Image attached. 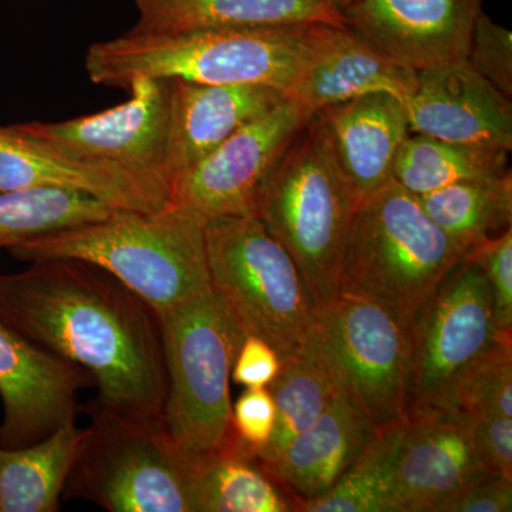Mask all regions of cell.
Listing matches in <instances>:
<instances>
[{
    "mask_svg": "<svg viewBox=\"0 0 512 512\" xmlns=\"http://www.w3.org/2000/svg\"><path fill=\"white\" fill-rule=\"evenodd\" d=\"M0 275V318L92 375L101 403L163 416V326L153 306L109 272L76 259L30 262Z\"/></svg>",
    "mask_w": 512,
    "mask_h": 512,
    "instance_id": "cell-1",
    "label": "cell"
},
{
    "mask_svg": "<svg viewBox=\"0 0 512 512\" xmlns=\"http://www.w3.org/2000/svg\"><path fill=\"white\" fill-rule=\"evenodd\" d=\"M326 23L269 28L137 33L94 43L84 59L97 86L126 90L138 76L220 86H266L285 94L318 45Z\"/></svg>",
    "mask_w": 512,
    "mask_h": 512,
    "instance_id": "cell-2",
    "label": "cell"
},
{
    "mask_svg": "<svg viewBox=\"0 0 512 512\" xmlns=\"http://www.w3.org/2000/svg\"><path fill=\"white\" fill-rule=\"evenodd\" d=\"M205 222L171 204L156 212L116 208L103 220L49 232L8 251L23 262L76 259L99 266L163 315L211 288Z\"/></svg>",
    "mask_w": 512,
    "mask_h": 512,
    "instance_id": "cell-3",
    "label": "cell"
},
{
    "mask_svg": "<svg viewBox=\"0 0 512 512\" xmlns=\"http://www.w3.org/2000/svg\"><path fill=\"white\" fill-rule=\"evenodd\" d=\"M463 259L419 197L392 178L357 207L339 293L369 299L409 328L420 306Z\"/></svg>",
    "mask_w": 512,
    "mask_h": 512,
    "instance_id": "cell-4",
    "label": "cell"
},
{
    "mask_svg": "<svg viewBox=\"0 0 512 512\" xmlns=\"http://www.w3.org/2000/svg\"><path fill=\"white\" fill-rule=\"evenodd\" d=\"M359 204L312 116L259 192L255 215L291 255L316 306L339 295L340 266Z\"/></svg>",
    "mask_w": 512,
    "mask_h": 512,
    "instance_id": "cell-5",
    "label": "cell"
},
{
    "mask_svg": "<svg viewBox=\"0 0 512 512\" xmlns=\"http://www.w3.org/2000/svg\"><path fill=\"white\" fill-rule=\"evenodd\" d=\"M160 318L167 367L165 427L194 460L211 456L239 440L229 383L244 332L212 288Z\"/></svg>",
    "mask_w": 512,
    "mask_h": 512,
    "instance_id": "cell-6",
    "label": "cell"
},
{
    "mask_svg": "<svg viewBox=\"0 0 512 512\" xmlns=\"http://www.w3.org/2000/svg\"><path fill=\"white\" fill-rule=\"evenodd\" d=\"M89 436L67 478V498L111 512H194L197 460L185 454L163 416L120 412L97 400Z\"/></svg>",
    "mask_w": 512,
    "mask_h": 512,
    "instance_id": "cell-7",
    "label": "cell"
},
{
    "mask_svg": "<svg viewBox=\"0 0 512 512\" xmlns=\"http://www.w3.org/2000/svg\"><path fill=\"white\" fill-rule=\"evenodd\" d=\"M211 288L245 336L264 339L285 360L311 329L316 306L288 251L256 215L205 222Z\"/></svg>",
    "mask_w": 512,
    "mask_h": 512,
    "instance_id": "cell-8",
    "label": "cell"
},
{
    "mask_svg": "<svg viewBox=\"0 0 512 512\" xmlns=\"http://www.w3.org/2000/svg\"><path fill=\"white\" fill-rule=\"evenodd\" d=\"M308 333L340 392L377 429L407 420L412 345L396 316L369 299L339 293L316 308Z\"/></svg>",
    "mask_w": 512,
    "mask_h": 512,
    "instance_id": "cell-9",
    "label": "cell"
},
{
    "mask_svg": "<svg viewBox=\"0 0 512 512\" xmlns=\"http://www.w3.org/2000/svg\"><path fill=\"white\" fill-rule=\"evenodd\" d=\"M412 345L410 406L430 402L464 367L512 333L495 319L493 291L476 262H458L420 306L409 325Z\"/></svg>",
    "mask_w": 512,
    "mask_h": 512,
    "instance_id": "cell-10",
    "label": "cell"
},
{
    "mask_svg": "<svg viewBox=\"0 0 512 512\" xmlns=\"http://www.w3.org/2000/svg\"><path fill=\"white\" fill-rule=\"evenodd\" d=\"M312 116L296 101L276 104L181 177L171 187L168 204L205 221L255 215L259 192Z\"/></svg>",
    "mask_w": 512,
    "mask_h": 512,
    "instance_id": "cell-11",
    "label": "cell"
},
{
    "mask_svg": "<svg viewBox=\"0 0 512 512\" xmlns=\"http://www.w3.org/2000/svg\"><path fill=\"white\" fill-rule=\"evenodd\" d=\"M130 100L119 106L56 123L18 124L20 130L67 156L107 161L165 181L171 79L138 76ZM168 184V183H167Z\"/></svg>",
    "mask_w": 512,
    "mask_h": 512,
    "instance_id": "cell-12",
    "label": "cell"
},
{
    "mask_svg": "<svg viewBox=\"0 0 512 512\" xmlns=\"http://www.w3.org/2000/svg\"><path fill=\"white\" fill-rule=\"evenodd\" d=\"M92 384L83 367L36 345L0 318V447L30 446L74 420L77 394Z\"/></svg>",
    "mask_w": 512,
    "mask_h": 512,
    "instance_id": "cell-13",
    "label": "cell"
},
{
    "mask_svg": "<svg viewBox=\"0 0 512 512\" xmlns=\"http://www.w3.org/2000/svg\"><path fill=\"white\" fill-rule=\"evenodd\" d=\"M484 0H356L350 32L397 66L423 70L466 60Z\"/></svg>",
    "mask_w": 512,
    "mask_h": 512,
    "instance_id": "cell-14",
    "label": "cell"
},
{
    "mask_svg": "<svg viewBox=\"0 0 512 512\" xmlns=\"http://www.w3.org/2000/svg\"><path fill=\"white\" fill-rule=\"evenodd\" d=\"M410 133L491 150L512 151V104L463 62L417 70L403 100Z\"/></svg>",
    "mask_w": 512,
    "mask_h": 512,
    "instance_id": "cell-15",
    "label": "cell"
},
{
    "mask_svg": "<svg viewBox=\"0 0 512 512\" xmlns=\"http://www.w3.org/2000/svg\"><path fill=\"white\" fill-rule=\"evenodd\" d=\"M62 187L86 192L120 210L156 212L170 202V185L107 161L59 153L23 133L0 126V191Z\"/></svg>",
    "mask_w": 512,
    "mask_h": 512,
    "instance_id": "cell-16",
    "label": "cell"
},
{
    "mask_svg": "<svg viewBox=\"0 0 512 512\" xmlns=\"http://www.w3.org/2000/svg\"><path fill=\"white\" fill-rule=\"evenodd\" d=\"M495 474L467 424L407 416L397 458V512H440L468 485Z\"/></svg>",
    "mask_w": 512,
    "mask_h": 512,
    "instance_id": "cell-17",
    "label": "cell"
},
{
    "mask_svg": "<svg viewBox=\"0 0 512 512\" xmlns=\"http://www.w3.org/2000/svg\"><path fill=\"white\" fill-rule=\"evenodd\" d=\"M286 99L266 86L171 79L165 180L171 187L242 126Z\"/></svg>",
    "mask_w": 512,
    "mask_h": 512,
    "instance_id": "cell-18",
    "label": "cell"
},
{
    "mask_svg": "<svg viewBox=\"0 0 512 512\" xmlns=\"http://www.w3.org/2000/svg\"><path fill=\"white\" fill-rule=\"evenodd\" d=\"M313 116L359 202L392 180L394 158L410 134L402 99L389 93L366 94Z\"/></svg>",
    "mask_w": 512,
    "mask_h": 512,
    "instance_id": "cell-19",
    "label": "cell"
},
{
    "mask_svg": "<svg viewBox=\"0 0 512 512\" xmlns=\"http://www.w3.org/2000/svg\"><path fill=\"white\" fill-rule=\"evenodd\" d=\"M377 427L346 394H336L318 420L262 470L298 504L328 493L375 439Z\"/></svg>",
    "mask_w": 512,
    "mask_h": 512,
    "instance_id": "cell-20",
    "label": "cell"
},
{
    "mask_svg": "<svg viewBox=\"0 0 512 512\" xmlns=\"http://www.w3.org/2000/svg\"><path fill=\"white\" fill-rule=\"evenodd\" d=\"M416 72L376 53L346 26H326L286 99L316 111L372 93L406 99Z\"/></svg>",
    "mask_w": 512,
    "mask_h": 512,
    "instance_id": "cell-21",
    "label": "cell"
},
{
    "mask_svg": "<svg viewBox=\"0 0 512 512\" xmlns=\"http://www.w3.org/2000/svg\"><path fill=\"white\" fill-rule=\"evenodd\" d=\"M138 20L131 32L180 33L202 29L269 26H345L323 0H134Z\"/></svg>",
    "mask_w": 512,
    "mask_h": 512,
    "instance_id": "cell-22",
    "label": "cell"
},
{
    "mask_svg": "<svg viewBox=\"0 0 512 512\" xmlns=\"http://www.w3.org/2000/svg\"><path fill=\"white\" fill-rule=\"evenodd\" d=\"M89 436L76 421L22 448L0 447V512H57L69 474Z\"/></svg>",
    "mask_w": 512,
    "mask_h": 512,
    "instance_id": "cell-23",
    "label": "cell"
},
{
    "mask_svg": "<svg viewBox=\"0 0 512 512\" xmlns=\"http://www.w3.org/2000/svg\"><path fill=\"white\" fill-rule=\"evenodd\" d=\"M268 389L276 419L271 440L256 454L262 467L276 463L286 447L319 419L339 393L335 377L309 333L301 348L282 360L278 376Z\"/></svg>",
    "mask_w": 512,
    "mask_h": 512,
    "instance_id": "cell-24",
    "label": "cell"
},
{
    "mask_svg": "<svg viewBox=\"0 0 512 512\" xmlns=\"http://www.w3.org/2000/svg\"><path fill=\"white\" fill-rule=\"evenodd\" d=\"M194 512H295L298 504L259 466L241 440L197 458Z\"/></svg>",
    "mask_w": 512,
    "mask_h": 512,
    "instance_id": "cell-25",
    "label": "cell"
},
{
    "mask_svg": "<svg viewBox=\"0 0 512 512\" xmlns=\"http://www.w3.org/2000/svg\"><path fill=\"white\" fill-rule=\"evenodd\" d=\"M427 215L466 258L471 249L512 228V175L448 185L419 197Z\"/></svg>",
    "mask_w": 512,
    "mask_h": 512,
    "instance_id": "cell-26",
    "label": "cell"
},
{
    "mask_svg": "<svg viewBox=\"0 0 512 512\" xmlns=\"http://www.w3.org/2000/svg\"><path fill=\"white\" fill-rule=\"evenodd\" d=\"M508 154L410 133L394 158L393 180L421 197L448 185L507 173Z\"/></svg>",
    "mask_w": 512,
    "mask_h": 512,
    "instance_id": "cell-27",
    "label": "cell"
},
{
    "mask_svg": "<svg viewBox=\"0 0 512 512\" xmlns=\"http://www.w3.org/2000/svg\"><path fill=\"white\" fill-rule=\"evenodd\" d=\"M406 421L379 429L332 488L301 505L303 512H397V458Z\"/></svg>",
    "mask_w": 512,
    "mask_h": 512,
    "instance_id": "cell-28",
    "label": "cell"
},
{
    "mask_svg": "<svg viewBox=\"0 0 512 512\" xmlns=\"http://www.w3.org/2000/svg\"><path fill=\"white\" fill-rule=\"evenodd\" d=\"M116 208L86 192L62 187L0 191V249L103 220Z\"/></svg>",
    "mask_w": 512,
    "mask_h": 512,
    "instance_id": "cell-29",
    "label": "cell"
},
{
    "mask_svg": "<svg viewBox=\"0 0 512 512\" xmlns=\"http://www.w3.org/2000/svg\"><path fill=\"white\" fill-rule=\"evenodd\" d=\"M409 414H431L467 426L491 414L512 417V338L495 343L434 399Z\"/></svg>",
    "mask_w": 512,
    "mask_h": 512,
    "instance_id": "cell-30",
    "label": "cell"
},
{
    "mask_svg": "<svg viewBox=\"0 0 512 512\" xmlns=\"http://www.w3.org/2000/svg\"><path fill=\"white\" fill-rule=\"evenodd\" d=\"M466 62L505 96H512V33L484 12L474 23Z\"/></svg>",
    "mask_w": 512,
    "mask_h": 512,
    "instance_id": "cell-31",
    "label": "cell"
},
{
    "mask_svg": "<svg viewBox=\"0 0 512 512\" xmlns=\"http://www.w3.org/2000/svg\"><path fill=\"white\" fill-rule=\"evenodd\" d=\"M464 259L483 269L493 291L498 329L512 333V228L481 242Z\"/></svg>",
    "mask_w": 512,
    "mask_h": 512,
    "instance_id": "cell-32",
    "label": "cell"
},
{
    "mask_svg": "<svg viewBox=\"0 0 512 512\" xmlns=\"http://www.w3.org/2000/svg\"><path fill=\"white\" fill-rule=\"evenodd\" d=\"M275 419V403L268 387H249L232 404L235 434L255 457L271 440Z\"/></svg>",
    "mask_w": 512,
    "mask_h": 512,
    "instance_id": "cell-33",
    "label": "cell"
},
{
    "mask_svg": "<svg viewBox=\"0 0 512 512\" xmlns=\"http://www.w3.org/2000/svg\"><path fill=\"white\" fill-rule=\"evenodd\" d=\"M281 359L264 339L245 336L235 359L231 380L239 386L268 387L278 376Z\"/></svg>",
    "mask_w": 512,
    "mask_h": 512,
    "instance_id": "cell-34",
    "label": "cell"
},
{
    "mask_svg": "<svg viewBox=\"0 0 512 512\" xmlns=\"http://www.w3.org/2000/svg\"><path fill=\"white\" fill-rule=\"evenodd\" d=\"M470 427L490 467L512 480V417L491 414L474 421Z\"/></svg>",
    "mask_w": 512,
    "mask_h": 512,
    "instance_id": "cell-35",
    "label": "cell"
},
{
    "mask_svg": "<svg viewBox=\"0 0 512 512\" xmlns=\"http://www.w3.org/2000/svg\"><path fill=\"white\" fill-rule=\"evenodd\" d=\"M512 480L495 474L468 485L441 507L440 512H510Z\"/></svg>",
    "mask_w": 512,
    "mask_h": 512,
    "instance_id": "cell-36",
    "label": "cell"
},
{
    "mask_svg": "<svg viewBox=\"0 0 512 512\" xmlns=\"http://www.w3.org/2000/svg\"><path fill=\"white\" fill-rule=\"evenodd\" d=\"M323 2L328 3L330 8L335 9L336 12L342 15L343 10L348 9L356 0H323Z\"/></svg>",
    "mask_w": 512,
    "mask_h": 512,
    "instance_id": "cell-37",
    "label": "cell"
}]
</instances>
